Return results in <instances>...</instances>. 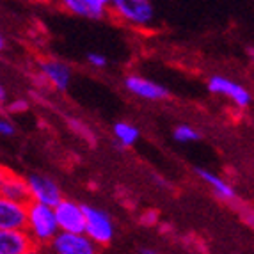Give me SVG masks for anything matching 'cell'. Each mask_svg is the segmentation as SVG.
<instances>
[{
	"label": "cell",
	"mask_w": 254,
	"mask_h": 254,
	"mask_svg": "<svg viewBox=\"0 0 254 254\" xmlns=\"http://www.w3.org/2000/svg\"><path fill=\"white\" fill-rule=\"evenodd\" d=\"M23 229L27 231L30 240L34 242L38 251L48 247L52 238L59 231V226H57V220H55L54 206L29 201L27 203V215Z\"/></svg>",
	"instance_id": "6da1fadb"
},
{
	"label": "cell",
	"mask_w": 254,
	"mask_h": 254,
	"mask_svg": "<svg viewBox=\"0 0 254 254\" xmlns=\"http://www.w3.org/2000/svg\"><path fill=\"white\" fill-rule=\"evenodd\" d=\"M109 13L118 21L133 29H148L155 21L151 0H114Z\"/></svg>",
	"instance_id": "7a4b0ae2"
},
{
	"label": "cell",
	"mask_w": 254,
	"mask_h": 254,
	"mask_svg": "<svg viewBox=\"0 0 254 254\" xmlns=\"http://www.w3.org/2000/svg\"><path fill=\"white\" fill-rule=\"evenodd\" d=\"M84 233L94 242L96 247H109L114 240L116 228L110 215L100 208L84 206Z\"/></svg>",
	"instance_id": "3957f363"
},
{
	"label": "cell",
	"mask_w": 254,
	"mask_h": 254,
	"mask_svg": "<svg viewBox=\"0 0 254 254\" xmlns=\"http://www.w3.org/2000/svg\"><path fill=\"white\" fill-rule=\"evenodd\" d=\"M48 249L55 254H94L98 247L84 231L75 233V231H61L59 229L48 244Z\"/></svg>",
	"instance_id": "277c9868"
},
{
	"label": "cell",
	"mask_w": 254,
	"mask_h": 254,
	"mask_svg": "<svg viewBox=\"0 0 254 254\" xmlns=\"http://www.w3.org/2000/svg\"><path fill=\"white\" fill-rule=\"evenodd\" d=\"M25 182L27 187H29L30 201H34V203L54 206V204H57L64 197L59 183L52 180L50 176H47V174H29Z\"/></svg>",
	"instance_id": "5b68a950"
},
{
	"label": "cell",
	"mask_w": 254,
	"mask_h": 254,
	"mask_svg": "<svg viewBox=\"0 0 254 254\" xmlns=\"http://www.w3.org/2000/svg\"><path fill=\"white\" fill-rule=\"evenodd\" d=\"M54 213L61 231H75V233L84 231V206L76 201L63 197L59 203L54 204Z\"/></svg>",
	"instance_id": "8992f818"
},
{
	"label": "cell",
	"mask_w": 254,
	"mask_h": 254,
	"mask_svg": "<svg viewBox=\"0 0 254 254\" xmlns=\"http://www.w3.org/2000/svg\"><path fill=\"white\" fill-rule=\"evenodd\" d=\"M208 89H210V93L220 94V96L231 100L238 109H247L251 105L249 89H246L242 84L231 80V78H226L222 75H213L208 80Z\"/></svg>",
	"instance_id": "52a82bcc"
},
{
	"label": "cell",
	"mask_w": 254,
	"mask_h": 254,
	"mask_svg": "<svg viewBox=\"0 0 254 254\" xmlns=\"http://www.w3.org/2000/svg\"><path fill=\"white\" fill-rule=\"evenodd\" d=\"M125 89L128 93L135 94L137 98L149 100V102H160V100H165V98L169 96L167 87L139 75H128L125 78Z\"/></svg>",
	"instance_id": "ba28073f"
},
{
	"label": "cell",
	"mask_w": 254,
	"mask_h": 254,
	"mask_svg": "<svg viewBox=\"0 0 254 254\" xmlns=\"http://www.w3.org/2000/svg\"><path fill=\"white\" fill-rule=\"evenodd\" d=\"M38 251L25 229H0V254H32Z\"/></svg>",
	"instance_id": "9c48e42d"
},
{
	"label": "cell",
	"mask_w": 254,
	"mask_h": 254,
	"mask_svg": "<svg viewBox=\"0 0 254 254\" xmlns=\"http://www.w3.org/2000/svg\"><path fill=\"white\" fill-rule=\"evenodd\" d=\"M27 203H18L0 194V229H23Z\"/></svg>",
	"instance_id": "30bf717a"
},
{
	"label": "cell",
	"mask_w": 254,
	"mask_h": 254,
	"mask_svg": "<svg viewBox=\"0 0 254 254\" xmlns=\"http://www.w3.org/2000/svg\"><path fill=\"white\" fill-rule=\"evenodd\" d=\"M39 69H41L43 78L55 87L57 91H66L69 82H71V69L68 64L61 63L55 59H47L39 63Z\"/></svg>",
	"instance_id": "8fae6325"
},
{
	"label": "cell",
	"mask_w": 254,
	"mask_h": 254,
	"mask_svg": "<svg viewBox=\"0 0 254 254\" xmlns=\"http://www.w3.org/2000/svg\"><path fill=\"white\" fill-rule=\"evenodd\" d=\"M0 194L9 197V199L18 201V203H29L30 201L27 182L11 173H5L2 182H0Z\"/></svg>",
	"instance_id": "7c38bea8"
},
{
	"label": "cell",
	"mask_w": 254,
	"mask_h": 254,
	"mask_svg": "<svg viewBox=\"0 0 254 254\" xmlns=\"http://www.w3.org/2000/svg\"><path fill=\"white\" fill-rule=\"evenodd\" d=\"M195 174H197V176L212 189L213 194H215L217 197H220V199H224V201L237 199V192H235V189L229 185L226 180L220 178L219 174L212 173V171H208V169H203V167H197V169H195Z\"/></svg>",
	"instance_id": "4fadbf2b"
},
{
	"label": "cell",
	"mask_w": 254,
	"mask_h": 254,
	"mask_svg": "<svg viewBox=\"0 0 254 254\" xmlns=\"http://www.w3.org/2000/svg\"><path fill=\"white\" fill-rule=\"evenodd\" d=\"M59 4L64 11H68L73 16L87 18V20H100L109 14L107 11L96 9L89 0H59Z\"/></svg>",
	"instance_id": "5bb4252c"
},
{
	"label": "cell",
	"mask_w": 254,
	"mask_h": 254,
	"mask_svg": "<svg viewBox=\"0 0 254 254\" xmlns=\"http://www.w3.org/2000/svg\"><path fill=\"white\" fill-rule=\"evenodd\" d=\"M112 133H114L116 144H118L119 148H131L140 137L139 128L131 123H125V121L116 123L114 128H112Z\"/></svg>",
	"instance_id": "9a60e30c"
},
{
	"label": "cell",
	"mask_w": 254,
	"mask_h": 254,
	"mask_svg": "<svg viewBox=\"0 0 254 254\" xmlns=\"http://www.w3.org/2000/svg\"><path fill=\"white\" fill-rule=\"evenodd\" d=\"M173 139L180 144H189V142H195V140L199 139V133L197 130L189 125H180V127L174 128L173 131Z\"/></svg>",
	"instance_id": "2e32d148"
},
{
	"label": "cell",
	"mask_w": 254,
	"mask_h": 254,
	"mask_svg": "<svg viewBox=\"0 0 254 254\" xmlns=\"http://www.w3.org/2000/svg\"><path fill=\"white\" fill-rule=\"evenodd\" d=\"M87 63L93 66V68H98V69H102L107 66V57L103 54H98V52H91V54H87Z\"/></svg>",
	"instance_id": "e0dca14e"
},
{
	"label": "cell",
	"mask_w": 254,
	"mask_h": 254,
	"mask_svg": "<svg viewBox=\"0 0 254 254\" xmlns=\"http://www.w3.org/2000/svg\"><path fill=\"white\" fill-rule=\"evenodd\" d=\"M0 135L4 137L14 135V127L13 123H9L7 119H0Z\"/></svg>",
	"instance_id": "ac0fdd59"
},
{
	"label": "cell",
	"mask_w": 254,
	"mask_h": 254,
	"mask_svg": "<svg viewBox=\"0 0 254 254\" xmlns=\"http://www.w3.org/2000/svg\"><path fill=\"white\" fill-rule=\"evenodd\" d=\"M89 2L96 9H102V11H107V13H109V7H110V4H112L114 0H89Z\"/></svg>",
	"instance_id": "d6986e66"
},
{
	"label": "cell",
	"mask_w": 254,
	"mask_h": 254,
	"mask_svg": "<svg viewBox=\"0 0 254 254\" xmlns=\"http://www.w3.org/2000/svg\"><path fill=\"white\" fill-rule=\"evenodd\" d=\"M16 105H13L11 107V110H23L27 107V103L25 102H14Z\"/></svg>",
	"instance_id": "ffe728a7"
},
{
	"label": "cell",
	"mask_w": 254,
	"mask_h": 254,
	"mask_svg": "<svg viewBox=\"0 0 254 254\" xmlns=\"http://www.w3.org/2000/svg\"><path fill=\"white\" fill-rule=\"evenodd\" d=\"M5 100V89H4V85L0 84V102H4Z\"/></svg>",
	"instance_id": "44dd1931"
},
{
	"label": "cell",
	"mask_w": 254,
	"mask_h": 254,
	"mask_svg": "<svg viewBox=\"0 0 254 254\" xmlns=\"http://www.w3.org/2000/svg\"><path fill=\"white\" fill-rule=\"evenodd\" d=\"M5 48V38H4V34L0 32V50H4Z\"/></svg>",
	"instance_id": "7402d4cb"
},
{
	"label": "cell",
	"mask_w": 254,
	"mask_h": 254,
	"mask_svg": "<svg viewBox=\"0 0 254 254\" xmlns=\"http://www.w3.org/2000/svg\"><path fill=\"white\" fill-rule=\"evenodd\" d=\"M34 2H38V4H52L55 0H34Z\"/></svg>",
	"instance_id": "603a6c76"
},
{
	"label": "cell",
	"mask_w": 254,
	"mask_h": 254,
	"mask_svg": "<svg viewBox=\"0 0 254 254\" xmlns=\"http://www.w3.org/2000/svg\"><path fill=\"white\" fill-rule=\"evenodd\" d=\"M4 174H5V171L0 167V182H2V178H4Z\"/></svg>",
	"instance_id": "cb8c5ba5"
},
{
	"label": "cell",
	"mask_w": 254,
	"mask_h": 254,
	"mask_svg": "<svg viewBox=\"0 0 254 254\" xmlns=\"http://www.w3.org/2000/svg\"><path fill=\"white\" fill-rule=\"evenodd\" d=\"M142 253H144V254H153L155 251H151V249H142Z\"/></svg>",
	"instance_id": "d4e9b609"
}]
</instances>
